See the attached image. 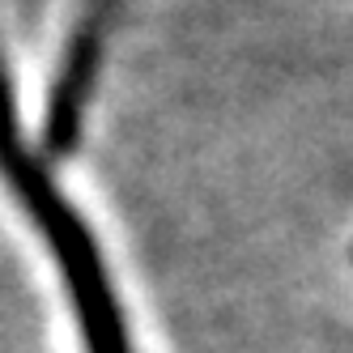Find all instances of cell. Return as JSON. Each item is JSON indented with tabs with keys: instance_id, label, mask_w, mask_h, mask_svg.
Returning a JSON list of instances; mask_svg holds the SVG:
<instances>
[{
	"instance_id": "6da1fadb",
	"label": "cell",
	"mask_w": 353,
	"mask_h": 353,
	"mask_svg": "<svg viewBox=\"0 0 353 353\" xmlns=\"http://www.w3.org/2000/svg\"><path fill=\"white\" fill-rule=\"evenodd\" d=\"M0 179L9 183L21 213L30 217L43 247L52 251L72 302V315H77L85 353H137L119 294L111 285V268L103 260V247H98L85 217L77 213V205L56 183V174L47 170V162L21 137L5 52H0Z\"/></svg>"
},
{
	"instance_id": "7a4b0ae2",
	"label": "cell",
	"mask_w": 353,
	"mask_h": 353,
	"mask_svg": "<svg viewBox=\"0 0 353 353\" xmlns=\"http://www.w3.org/2000/svg\"><path fill=\"white\" fill-rule=\"evenodd\" d=\"M123 5L128 0H81L77 17H72V30L60 52V64L52 72L47 111H43V145L52 158H68L81 145L85 111L94 103L111 39L123 21Z\"/></svg>"
}]
</instances>
